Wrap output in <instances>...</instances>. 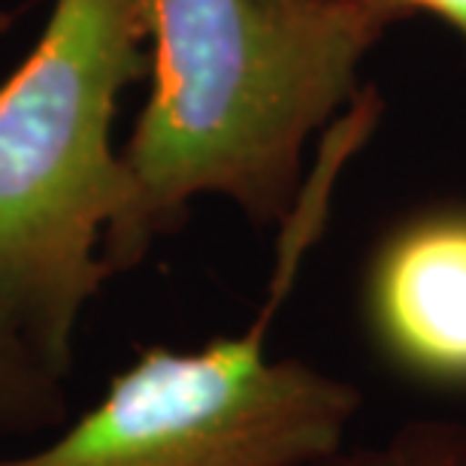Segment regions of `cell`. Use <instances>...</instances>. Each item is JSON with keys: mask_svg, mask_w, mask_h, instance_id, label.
<instances>
[{"mask_svg": "<svg viewBox=\"0 0 466 466\" xmlns=\"http://www.w3.org/2000/svg\"><path fill=\"white\" fill-rule=\"evenodd\" d=\"M306 466H466V424L451 418H418L385 440L328 454Z\"/></svg>", "mask_w": 466, "mask_h": 466, "instance_id": "8992f818", "label": "cell"}, {"mask_svg": "<svg viewBox=\"0 0 466 466\" xmlns=\"http://www.w3.org/2000/svg\"><path fill=\"white\" fill-rule=\"evenodd\" d=\"M146 46V0H52L0 86V309L61 379L79 315L109 279L100 246L127 198L113 118L148 70Z\"/></svg>", "mask_w": 466, "mask_h": 466, "instance_id": "7a4b0ae2", "label": "cell"}, {"mask_svg": "<svg viewBox=\"0 0 466 466\" xmlns=\"http://www.w3.org/2000/svg\"><path fill=\"white\" fill-rule=\"evenodd\" d=\"M64 412V379L0 309V440L40 436L58 427Z\"/></svg>", "mask_w": 466, "mask_h": 466, "instance_id": "5b68a950", "label": "cell"}, {"mask_svg": "<svg viewBox=\"0 0 466 466\" xmlns=\"http://www.w3.org/2000/svg\"><path fill=\"white\" fill-rule=\"evenodd\" d=\"M279 306L248 330L148 346L61 436L0 466H306L339 451L363 394L300 358H269Z\"/></svg>", "mask_w": 466, "mask_h": 466, "instance_id": "3957f363", "label": "cell"}, {"mask_svg": "<svg viewBox=\"0 0 466 466\" xmlns=\"http://www.w3.org/2000/svg\"><path fill=\"white\" fill-rule=\"evenodd\" d=\"M367 4H376V6H385V9H390L397 18H406V13H403V6H400V0H367Z\"/></svg>", "mask_w": 466, "mask_h": 466, "instance_id": "ba28073f", "label": "cell"}, {"mask_svg": "<svg viewBox=\"0 0 466 466\" xmlns=\"http://www.w3.org/2000/svg\"><path fill=\"white\" fill-rule=\"evenodd\" d=\"M148 95L121 164L127 198L104 233L127 273L198 198L255 225L291 216L303 155L358 97V73L400 18L367 0H146Z\"/></svg>", "mask_w": 466, "mask_h": 466, "instance_id": "6da1fadb", "label": "cell"}, {"mask_svg": "<svg viewBox=\"0 0 466 466\" xmlns=\"http://www.w3.org/2000/svg\"><path fill=\"white\" fill-rule=\"evenodd\" d=\"M363 319L406 376L466 388V203L418 209L372 248Z\"/></svg>", "mask_w": 466, "mask_h": 466, "instance_id": "277c9868", "label": "cell"}, {"mask_svg": "<svg viewBox=\"0 0 466 466\" xmlns=\"http://www.w3.org/2000/svg\"><path fill=\"white\" fill-rule=\"evenodd\" d=\"M400 6H403L406 15H412V13L436 15L461 36V43L466 49V0H400Z\"/></svg>", "mask_w": 466, "mask_h": 466, "instance_id": "52a82bcc", "label": "cell"}, {"mask_svg": "<svg viewBox=\"0 0 466 466\" xmlns=\"http://www.w3.org/2000/svg\"><path fill=\"white\" fill-rule=\"evenodd\" d=\"M285 4H291V0H285Z\"/></svg>", "mask_w": 466, "mask_h": 466, "instance_id": "9c48e42d", "label": "cell"}]
</instances>
